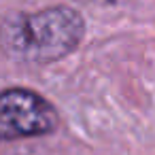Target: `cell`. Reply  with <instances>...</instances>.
<instances>
[{
  "mask_svg": "<svg viewBox=\"0 0 155 155\" xmlns=\"http://www.w3.org/2000/svg\"><path fill=\"white\" fill-rule=\"evenodd\" d=\"M85 34L79 11L58 5L36 13H13L0 21V49L19 64L45 66L72 53Z\"/></svg>",
  "mask_w": 155,
  "mask_h": 155,
  "instance_id": "obj_1",
  "label": "cell"
},
{
  "mask_svg": "<svg viewBox=\"0 0 155 155\" xmlns=\"http://www.w3.org/2000/svg\"><path fill=\"white\" fill-rule=\"evenodd\" d=\"M58 110L36 91L11 87L0 91V142L51 134Z\"/></svg>",
  "mask_w": 155,
  "mask_h": 155,
  "instance_id": "obj_2",
  "label": "cell"
}]
</instances>
